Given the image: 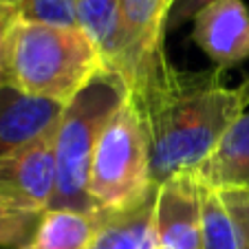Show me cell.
I'll list each match as a JSON object with an SVG mask.
<instances>
[{
  "instance_id": "obj_1",
  "label": "cell",
  "mask_w": 249,
  "mask_h": 249,
  "mask_svg": "<svg viewBox=\"0 0 249 249\" xmlns=\"http://www.w3.org/2000/svg\"><path fill=\"white\" fill-rule=\"evenodd\" d=\"M150 137V181L159 188L181 172H194L245 113L238 89H230L223 69L170 73L137 102Z\"/></svg>"
},
{
  "instance_id": "obj_2",
  "label": "cell",
  "mask_w": 249,
  "mask_h": 249,
  "mask_svg": "<svg viewBox=\"0 0 249 249\" xmlns=\"http://www.w3.org/2000/svg\"><path fill=\"white\" fill-rule=\"evenodd\" d=\"M104 69L99 49L80 27L16 18L0 51L2 82L62 106Z\"/></svg>"
},
{
  "instance_id": "obj_3",
  "label": "cell",
  "mask_w": 249,
  "mask_h": 249,
  "mask_svg": "<svg viewBox=\"0 0 249 249\" xmlns=\"http://www.w3.org/2000/svg\"><path fill=\"white\" fill-rule=\"evenodd\" d=\"M130 97L122 75L104 69L64 106L55 128L57 183L51 207L99 212L86 192L93 152L108 119Z\"/></svg>"
},
{
  "instance_id": "obj_4",
  "label": "cell",
  "mask_w": 249,
  "mask_h": 249,
  "mask_svg": "<svg viewBox=\"0 0 249 249\" xmlns=\"http://www.w3.org/2000/svg\"><path fill=\"white\" fill-rule=\"evenodd\" d=\"M152 188L150 137L135 99L108 119L97 139L86 192L99 212H122L137 205Z\"/></svg>"
},
{
  "instance_id": "obj_5",
  "label": "cell",
  "mask_w": 249,
  "mask_h": 249,
  "mask_svg": "<svg viewBox=\"0 0 249 249\" xmlns=\"http://www.w3.org/2000/svg\"><path fill=\"white\" fill-rule=\"evenodd\" d=\"M124 44V82L135 102H143L170 73L165 57L168 0H117Z\"/></svg>"
},
{
  "instance_id": "obj_6",
  "label": "cell",
  "mask_w": 249,
  "mask_h": 249,
  "mask_svg": "<svg viewBox=\"0 0 249 249\" xmlns=\"http://www.w3.org/2000/svg\"><path fill=\"white\" fill-rule=\"evenodd\" d=\"M55 128L0 159V198L24 210L47 212L57 183Z\"/></svg>"
},
{
  "instance_id": "obj_7",
  "label": "cell",
  "mask_w": 249,
  "mask_h": 249,
  "mask_svg": "<svg viewBox=\"0 0 249 249\" xmlns=\"http://www.w3.org/2000/svg\"><path fill=\"white\" fill-rule=\"evenodd\" d=\"M152 249H203L201 194L192 172H181L157 190Z\"/></svg>"
},
{
  "instance_id": "obj_8",
  "label": "cell",
  "mask_w": 249,
  "mask_h": 249,
  "mask_svg": "<svg viewBox=\"0 0 249 249\" xmlns=\"http://www.w3.org/2000/svg\"><path fill=\"white\" fill-rule=\"evenodd\" d=\"M192 40L218 69L249 57V9L243 0H214L194 16Z\"/></svg>"
},
{
  "instance_id": "obj_9",
  "label": "cell",
  "mask_w": 249,
  "mask_h": 249,
  "mask_svg": "<svg viewBox=\"0 0 249 249\" xmlns=\"http://www.w3.org/2000/svg\"><path fill=\"white\" fill-rule=\"evenodd\" d=\"M62 110V104L31 97L0 82V159L51 130L60 122Z\"/></svg>"
},
{
  "instance_id": "obj_10",
  "label": "cell",
  "mask_w": 249,
  "mask_h": 249,
  "mask_svg": "<svg viewBox=\"0 0 249 249\" xmlns=\"http://www.w3.org/2000/svg\"><path fill=\"white\" fill-rule=\"evenodd\" d=\"M192 174L198 185L216 192L249 190V113L231 124L212 155Z\"/></svg>"
},
{
  "instance_id": "obj_11",
  "label": "cell",
  "mask_w": 249,
  "mask_h": 249,
  "mask_svg": "<svg viewBox=\"0 0 249 249\" xmlns=\"http://www.w3.org/2000/svg\"><path fill=\"white\" fill-rule=\"evenodd\" d=\"M106 212L49 207L29 249H90Z\"/></svg>"
},
{
  "instance_id": "obj_12",
  "label": "cell",
  "mask_w": 249,
  "mask_h": 249,
  "mask_svg": "<svg viewBox=\"0 0 249 249\" xmlns=\"http://www.w3.org/2000/svg\"><path fill=\"white\" fill-rule=\"evenodd\" d=\"M157 190L152 188L137 205L122 212H106L90 249H152V214Z\"/></svg>"
},
{
  "instance_id": "obj_13",
  "label": "cell",
  "mask_w": 249,
  "mask_h": 249,
  "mask_svg": "<svg viewBox=\"0 0 249 249\" xmlns=\"http://www.w3.org/2000/svg\"><path fill=\"white\" fill-rule=\"evenodd\" d=\"M77 27L99 49L106 69L124 80V44L117 0H77Z\"/></svg>"
},
{
  "instance_id": "obj_14",
  "label": "cell",
  "mask_w": 249,
  "mask_h": 249,
  "mask_svg": "<svg viewBox=\"0 0 249 249\" xmlns=\"http://www.w3.org/2000/svg\"><path fill=\"white\" fill-rule=\"evenodd\" d=\"M201 194V245L203 249H240L236 227L216 190L198 185Z\"/></svg>"
},
{
  "instance_id": "obj_15",
  "label": "cell",
  "mask_w": 249,
  "mask_h": 249,
  "mask_svg": "<svg viewBox=\"0 0 249 249\" xmlns=\"http://www.w3.org/2000/svg\"><path fill=\"white\" fill-rule=\"evenodd\" d=\"M44 212L24 210L0 198V247L29 249L38 234Z\"/></svg>"
},
{
  "instance_id": "obj_16",
  "label": "cell",
  "mask_w": 249,
  "mask_h": 249,
  "mask_svg": "<svg viewBox=\"0 0 249 249\" xmlns=\"http://www.w3.org/2000/svg\"><path fill=\"white\" fill-rule=\"evenodd\" d=\"M22 20L77 27V0H0Z\"/></svg>"
},
{
  "instance_id": "obj_17",
  "label": "cell",
  "mask_w": 249,
  "mask_h": 249,
  "mask_svg": "<svg viewBox=\"0 0 249 249\" xmlns=\"http://www.w3.org/2000/svg\"><path fill=\"white\" fill-rule=\"evenodd\" d=\"M214 0H172L168 7V18H165V31L179 29L188 20H194V16L203 9V7L212 5Z\"/></svg>"
},
{
  "instance_id": "obj_18",
  "label": "cell",
  "mask_w": 249,
  "mask_h": 249,
  "mask_svg": "<svg viewBox=\"0 0 249 249\" xmlns=\"http://www.w3.org/2000/svg\"><path fill=\"white\" fill-rule=\"evenodd\" d=\"M16 18H20L14 9H11L7 2H0V51H2V44H5V38H7V31H9L11 22Z\"/></svg>"
},
{
  "instance_id": "obj_19",
  "label": "cell",
  "mask_w": 249,
  "mask_h": 249,
  "mask_svg": "<svg viewBox=\"0 0 249 249\" xmlns=\"http://www.w3.org/2000/svg\"><path fill=\"white\" fill-rule=\"evenodd\" d=\"M238 93H240V99H243V106H249V77L240 84Z\"/></svg>"
},
{
  "instance_id": "obj_20",
  "label": "cell",
  "mask_w": 249,
  "mask_h": 249,
  "mask_svg": "<svg viewBox=\"0 0 249 249\" xmlns=\"http://www.w3.org/2000/svg\"><path fill=\"white\" fill-rule=\"evenodd\" d=\"M240 249H249V234H247V238L243 240V245H240Z\"/></svg>"
},
{
  "instance_id": "obj_21",
  "label": "cell",
  "mask_w": 249,
  "mask_h": 249,
  "mask_svg": "<svg viewBox=\"0 0 249 249\" xmlns=\"http://www.w3.org/2000/svg\"><path fill=\"white\" fill-rule=\"evenodd\" d=\"M170 2H172V0H168V7H170Z\"/></svg>"
},
{
  "instance_id": "obj_22",
  "label": "cell",
  "mask_w": 249,
  "mask_h": 249,
  "mask_svg": "<svg viewBox=\"0 0 249 249\" xmlns=\"http://www.w3.org/2000/svg\"><path fill=\"white\" fill-rule=\"evenodd\" d=\"M0 249H7V247H0Z\"/></svg>"
},
{
  "instance_id": "obj_23",
  "label": "cell",
  "mask_w": 249,
  "mask_h": 249,
  "mask_svg": "<svg viewBox=\"0 0 249 249\" xmlns=\"http://www.w3.org/2000/svg\"><path fill=\"white\" fill-rule=\"evenodd\" d=\"M0 82H2V77H0Z\"/></svg>"
}]
</instances>
